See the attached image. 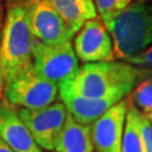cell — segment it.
Listing matches in <instances>:
<instances>
[{
    "mask_svg": "<svg viewBox=\"0 0 152 152\" xmlns=\"http://www.w3.org/2000/svg\"><path fill=\"white\" fill-rule=\"evenodd\" d=\"M142 73L137 66L124 60L87 62L79 66L72 80L59 86V95L124 98L136 86Z\"/></svg>",
    "mask_w": 152,
    "mask_h": 152,
    "instance_id": "obj_1",
    "label": "cell"
},
{
    "mask_svg": "<svg viewBox=\"0 0 152 152\" xmlns=\"http://www.w3.org/2000/svg\"><path fill=\"white\" fill-rule=\"evenodd\" d=\"M104 24L113 41L115 60H125L152 44V0L130 2Z\"/></svg>",
    "mask_w": 152,
    "mask_h": 152,
    "instance_id": "obj_2",
    "label": "cell"
},
{
    "mask_svg": "<svg viewBox=\"0 0 152 152\" xmlns=\"http://www.w3.org/2000/svg\"><path fill=\"white\" fill-rule=\"evenodd\" d=\"M36 39L29 26L25 6L11 5L7 10L0 41V63L6 82L33 64Z\"/></svg>",
    "mask_w": 152,
    "mask_h": 152,
    "instance_id": "obj_3",
    "label": "cell"
},
{
    "mask_svg": "<svg viewBox=\"0 0 152 152\" xmlns=\"http://www.w3.org/2000/svg\"><path fill=\"white\" fill-rule=\"evenodd\" d=\"M33 65L39 76L61 86L76 77L79 59L72 41L45 43L37 38L33 49Z\"/></svg>",
    "mask_w": 152,
    "mask_h": 152,
    "instance_id": "obj_4",
    "label": "cell"
},
{
    "mask_svg": "<svg viewBox=\"0 0 152 152\" xmlns=\"http://www.w3.org/2000/svg\"><path fill=\"white\" fill-rule=\"evenodd\" d=\"M59 86L39 76L31 64L6 82L5 98L18 107L39 109L54 103Z\"/></svg>",
    "mask_w": 152,
    "mask_h": 152,
    "instance_id": "obj_5",
    "label": "cell"
},
{
    "mask_svg": "<svg viewBox=\"0 0 152 152\" xmlns=\"http://www.w3.org/2000/svg\"><path fill=\"white\" fill-rule=\"evenodd\" d=\"M18 113L38 147L45 151H54L55 140L68 116L64 104L54 102L39 109L18 107Z\"/></svg>",
    "mask_w": 152,
    "mask_h": 152,
    "instance_id": "obj_6",
    "label": "cell"
},
{
    "mask_svg": "<svg viewBox=\"0 0 152 152\" xmlns=\"http://www.w3.org/2000/svg\"><path fill=\"white\" fill-rule=\"evenodd\" d=\"M33 34L45 43L72 41L75 33L49 0H28L25 5Z\"/></svg>",
    "mask_w": 152,
    "mask_h": 152,
    "instance_id": "obj_7",
    "label": "cell"
},
{
    "mask_svg": "<svg viewBox=\"0 0 152 152\" xmlns=\"http://www.w3.org/2000/svg\"><path fill=\"white\" fill-rule=\"evenodd\" d=\"M75 35L72 45L82 62L115 60L113 41L102 19L96 17L86 20Z\"/></svg>",
    "mask_w": 152,
    "mask_h": 152,
    "instance_id": "obj_8",
    "label": "cell"
},
{
    "mask_svg": "<svg viewBox=\"0 0 152 152\" xmlns=\"http://www.w3.org/2000/svg\"><path fill=\"white\" fill-rule=\"evenodd\" d=\"M126 110L127 98H123L91 123V136L96 152H121Z\"/></svg>",
    "mask_w": 152,
    "mask_h": 152,
    "instance_id": "obj_9",
    "label": "cell"
},
{
    "mask_svg": "<svg viewBox=\"0 0 152 152\" xmlns=\"http://www.w3.org/2000/svg\"><path fill=\"white\" fill-rule=\"evenodd\" d=\"M0 137L16 152H43L22 120L16 105L0 100Z\"/></svg>",
    "mask_w": 152,
    "mask_h": 152,
    "instance_id": "obj_10",
    "label": "cell"
},
{
    "mask_svg": "<svg viewBox=\"0 0 152 152\" xmlns=\"http://www.w3.org/2000/svg\"><path fill=\"white\" fill-rule=\"evenodd\" d=\"M61 102L64 104L69 114L81 124H91L102 115L110 108L113 105L118 103L123 97L110 96L105 98H90L78 95H59ZM125 98V97H124Z\"/></svg>",
    "mask_w": 152,
    "mask_h": 152,
    "instance_id": "obj_11",
    "label": "cell"
},
{
    "mask_svg": "<svg viewBox=\"0 0 152 152\" xmlns=\"http://www.w3.org/2000/svg\"><path fill=\"white\" fill-rule=\"evenodd\" d=\"M91 124L77 122L68 112L62 130L54 143L55 152H94Z\"/></svg>",
    "mask_w": 152,
    "mask_h": 152,
    "instance_id": "obj_12",
    "label": "cell"
},
{
    "mask_svg": "<svg viewBox=\"0 0 152 152\" xmlns=\"http://www.w3.org/2000/svg\"><path fill=\"white\" fill-rule=\"evenodd\" d=\"M76 34L86 20L98 16L94 0H49Z\"/></svg>",
    "mask_w": 152,
    "mask_h": 152,
    "instance_id": "obj_13",
    "label": "cell"
},
{
    "mask_svg": "<svg viewBox=\"0 0 152 152\" xmlns=\"http://www.w3.org/2000/svg\"><path fill=\"white\" fill-rule=\"evenodd\" d=\"M139 113L140 110L136 108L130 97H127V110L125 117L124 133L122 140L121 152H143L142 140L140 130H139Z\"/></svg>",
    "mask_w": 152,
    "mask_h": 152,
    "instance_id": "obj_14",
    "label": "cell"
},
{
    "mask_svg": "<svg viewBox=\"0 0 152 152\" xmlns=\"http://www.w3.org/2000/svg\"><path fill=\"white\" fill-rule=\"evenodd\" d=\"M129 97L143 114L152 113V77L149 76L137 83Z\"/></svg>",
    "mask_w": 152,
    "mask_h": 152,
    "instance_id": "obj_15",
    "label": "cell"
},
{
    "mask_svg": "<svg viewBox=\"0 0 152 152\" xmlns=\"http://www.w3.org/2000/svg\"><path fill=\"white\" fill-rule=\"evenodd\" d=\"M94 2L99 18L103 20V23H106L110 20L130 2H132V0H94Z\"/></svg>",
    "mask_w": 152,
    "mask_h": 152,
    "instance_id": "obj_16",
    "label": "cell"
},
{
    "mask_svg": "<svg viewBox=\"0 0 152 152\" xmlns=\"http://www.w3.org/2000/svg\"><path fill=\"white\" fill-rule=\"evenodd\" d=\"M139 130L141 134L143 152H152V123L142 112L139 113Z\"/></svg>",
    "mask_w": 152,
    "mask_h": 152,
    "instance_id": "obj_17",
    "label": "cell"
},
{
    "mask_svg": "<svg viewBox=\"0 0 152 152\" xmlns=\"http://www.w3.org/2000/svg\"><path fill=\"white\" fill-rule=\"evenodd\" d=\"M124 61L135 65V66H141L143 69L152 72V44L141 52L125 59Z\"/></svg>",
    "mask_w": 152,
    "mask_h": 152,
    "instance_id": "obj_18",
    "label": "cell"
},
{
    "mask_svg": "<svg viewBox=\"0 0 152 152\" xmlns=\"http://www.w3.org/2000/svg\"><path fill=\"white\" fill-rule=\"evenodd\" d=\"M5 77H4V72H2V68H1V63H0V100L5 97Z\"/></svg>",
    "mask_w": 152,
    "mask_h": 152,
    "instance_id": "obj_19",
    "label": "cell"
},
{
    "mask_svg": "<svg viewBox=\"0 0 152 152\" xmlns=\"http://www.w3.org/2000/svg\"><path fill=\"white\" fill-rule=\"evenodd\" d=\"M0 152H16L0 137Z\"/></svg>",
    "mask_w": 152,
    "mask_h": 152,
    "instance_id": "obj_20",
    "label": "cell"
},
{
    "mask_svg": "<svg viewBox=\"0 0 152 152\" xmlns=\"http://www.w3.org/2000/svg\"><path fill=\"white\" fill-rule=\"evenodd\" d=\"M1 34H2V17L0 14V41H1Z\"/></svg>",
    "mask_w": 152,
    "mask_h": 152,
    "instance_id": "obj_21",
    "label": "cell"
},
{
    "mask_svg": "<svg viewBox=\"0 0 152 152\" xmlns=\"http://www.w3.org/2000/svg\"><path fill=\"white\" fill-rule=\"evenodd\" d=\"M145 115H147V117L150 120V122L152 123V113H149V114H145Z\"/></svg>",
    "mask_w": 152,
    "mask_h": 152,
    "instance_id": "obj_22",
    "label": "cell"
},
{
    "mask_svg": "<svg viewBox=\"0 0 152 152\" xmlns=\"http://www.w3.org/2000/svg\"><path fill=\"white\" fill-rule=\"evenodd\" d=\"M45 152H55V151H45Z\"/></svg>",
    "mask_w": 152,
    "mask_h": 152,
    "instance_id": "obj_23",
    "label": "cell"
},
{
    "mask_svg": "<svg viewBox=\"0 0 152 152\" xmlns=\"http://www.w3.org/2000/svg\"><path fill=\"white\" fill-rule=\"evenodd\" d=\"M150 76H151V77H152V72H151V73H150Z\"/></svg>",
    "mask_w": 152,
    "mask_h": 152,
    "instance_id": "obj_24",
    "label": "cell"
},
{
    "mask_svg": "<svg viewBox=\"0 0 152 152\" xmlns=\"http://www.w3.org/2000/svg\"><path fill=\"white\" fill-rule=\"evenodd\" d=\"M141 1H145V0H141Z\"/></svg>",
    "mask_w": 152,
    "mask_h": 152,
    "instance_id": "obj_25",
    "label": "cell"
}]
</instances>
